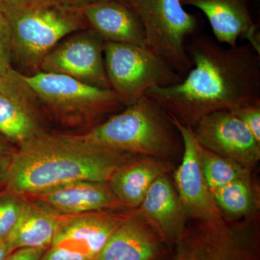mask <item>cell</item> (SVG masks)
I'll use <instances>...</instances> for the list:
<instances>
[{"instance_id":"83f0119b","label":"cell","mask_w":260,"mask_h":260,"mask_svg":"<svg viewBox=\"0 0 260 260\" xmlns=\"http://www.w3.org/2000/svg\"><path fill=\"white\" fill-rule=\"evenodd\" d=\"M15 150L16 148L13 143L0 135V155H12Z\"/></svg>"},{"instance_id":"484cf974","label":"cell","mask_w":260,"mask_h":260,"mask_svg":"<svg viewBox=\"0 0 260 260\" xmlns=\"http://www.w3.org/2000/svg\"><path fill=\"white\" fill-rule=\"evenodd\" d=\"M47 249L41 248H23L10 253L4 260H41Z\"/></svg>"},{"instance_id":"603a6c76","label":"cell","mask_w":260,"mask_h":260,"mask_svg":"<svg viewBox=\"0 0 260 260\" xmlns=\"http://www.w3.org/2000/svg\"><path fill=\"white\" fill-rule=\"evenodd\" d=\"M7 191L0 194V240L9 237L26 203L22 195Z\"/></svg>"},{"instance_id":"2e32d148","label":"cell","mask_w":260,"mask_h":260,"mask_svg":"<svg viewBox=\"0 0 260 260\" xmlns=\"http://www.w3.org/2000/svg\"><path fill=\"white\" fill-rule=\"evenodd\" d=\"M169 246L138 212L119 225L97 260H164Z\"/></svg>"},{"instance_id":"ffe728a7","label":"cell","mask_w":260,"mask_h":260,"mask_svg":"<svg viewBox=\"0 0 260 260\" xmlns=\"http://www.w3.org/2000/svg\"><path fill=\"white\" fill-rule=\"evenodd\" d=\"M61 215L34 202H27L18 223L9 236L13 250L23 248L47 249L54 239Z\"/></svg>"},{"instance_id":"8992f818","label":"cell","mask_w":260,"mask_h":260,"mask_svg":"<svg viewBox=\"0 0 260 260\" xmlns=\"http://www.w3.org/2000/svg\"><path fill=\"white\" fill-rule=\"evenodd\" d=\"M259 218L187 224L174 260H260Z\"/></svg>"},{"instance_id":"cb8c5ba5","label":"cell","mask_w":260,"mask_h":260,"mask_svg":"<svg viewBox=\"0 0 260 260\" xmlns=\"http://www.w3.org/2000/svg\"><path fill=\"white\" fill-rule=\"evenodd\" d=\"M231 111L247 126L260 143V100L243 104Z\"/></svg>"},{"instance_id":"44dd1931","label":"cell","mask_w":260,"mask_h":260,"mask_svg":"<svg viewBox=\"0 0 260 260\" xmlns=\"http://www.w3.org/2000/svg\"><path fill=\"white\" fill-rule=\"evenodd\" d=\"M211 193L224 220L241 221L259 218V186L253 172Z\"/></svg>"},{"instance_id":"52a82bcc","label":"cell","mask_w":260,"mask_h":260,"mask_svg":"<svg viewBox=\"0 0 260 260\" xmlns=\"http://www.w3.org/2000/svg\"><path fill=\"white\" fill-rule=\"evenodd\" d=\"M129 3L143 24L147 47L184 79L192 68L186 44L198 28L196 18L184 9L181 0H129Z\"/></svg>"},{"instance_id":"f546056e","label":"cell","mask_w":260,"mask_h":260,"mask_svg":"<svg viewBox=\"0 0 260 260\" xmlns=\"http://www.w3.org/2000/svg\"><path fill=\"white\" fill-rule=\"evenodd\" d=\"M75 3H78V5L83 6V5L92 4V3H102V2L107 1H118L121 3H127L129 4V0H74ZM130 5V4H129Z\"/></svg>"},{"instance_id":"277c9868","label":"cell","mask_w":260,"mask_h":260,"mask_svg":"<svg viewBox=\"0 0 260 260\" xmlns=\"http://www.w3.org/2000/svg\"><path fill=\"white\" fill-rule=\"evenodd\" d=\"M78 135L101 148L139 156L172 162L182 155V139L172 117L158 102L145 95Z\"/></svg>"},{"instance_id":"8fae6325","label":"cell","mask_w":260,"mask_h":260,"mask_svg":"<svg viewBox=\"0 0 260 260\" xmlns=\"http://www.w3.org/2000/svg\"><path fill=\"white\" fill-rule=\"evenodd\" d=\"M44 112L23 74L12 67L0 75V135L19 146L45 133Z\"/></svg>"},{"instance_id":"7a4b0ae2","label":"cell","mask_w":260,"mask_h":260,"mask_svg":"<svg viewBox=\"0 0 260 260\" xmlns=\"http://www.w3.org/2000/svg\"><path fill=\"white\" fill-rule=\"evenodd\" d=\"M137 156L90 144L78 135L43 133L12 154L7 189L23 196L75 181L108 182Z\"/></svg>"},{"instance_id":"5b68a950","label":"cell","mask_w":260,"mask_h":260,"mask_svg":"<svg viewBox=\"0 0 260 260\" xmlns=\"http://www.w3.org/2000/svg\"><path fill=\"white\" fill-rule=\"evenodd\" d=\"M23 75L44 112L66 124L89 123L127 106L112 89L96 88L66 75L42 71Z\"/></svg>"},{"instance_id":"f1b7e54d","label":"cell","mask_w":260,"mask_h":260,"mask_svg":"<svg viewBox=\"0 0 260 260\" xmlns=\"http://www.w3.org/2000/svg\"><path fill=\"white\" fill-rule=\"evenodd\" d=\"M13 251L9 237L0 240V260H4Z\"/></svg>"},{"instance_id":"9a60e30c","label":"cell","mask_w":260,"mask_h":260,"mask_svg":"<svg viewBox=\"0 0 260 260\" xmlns=\"http://www.w3.org/2000/svg\"><path fill=\"white\" fill-rule=\"evenodd\" d=\"M206 15L214 39L228 47H235L240 38L260 53V35L246 0H181Z\"/></svg>"},{"instance_id":"30bf717a","label":"cell","mask_w":260,"mask_h":260,"mask_svg":"<svg viewBox=\"0 0 260 260\" xmlns=\"http://www.w3.org/2000/svg\"><path fill=\"white\" fill-rule=\"evenodd\" d=\"M104 43L91 28L70 34L44 57L39 71L66 75L96 88L112 89L104 64Z\"/></svg>"},{"instance_id":"5bb4252c","label":"cell","mask_w":260,"mask_h":260,"mask_svg":"<svg viewBox=\"0 0 260 260\" xmlns=\"http://www.w3.org/2000/svg\"><path fill=\"white\" fill-rule=\"evenodd\" d=\"M26 196L32 202L61 215L128 208L116 199L108 182L75 181Z\"/></svg>"},{"instance_id":"4dcf8cb0","label":"cell","mask_w":260,"mask_h":260,"mask_svg":"<svg viewBox=\"0 0 260 260\" xmlns=\"http://www.w3.org/2000/svg\"><path fill=\"white\" fill-rule=\"evenodd\" d=\"M1 1H12V0H1Z\"/></svg>"},{"instance_id":"ac0fdd59","label":"cell","mask_w":260,"mask_h":260,"mask_svg":"<svg viewBox=\"0 0 260 260\" xmlns=\"http://www.w3.org/2000/svg\"><path fill=\"white\" fill-rule=\"evenodd\" d=\"M82 7L90 28L102 37L104 42L148 47L143 24L131 5L107 1Z\"/></svg>"},{"instance_id":"1f68e13d","label":"cell","mask_w":260,"mask_h":260,"mask_svg":"<svg viewBox=\"0 0 260 260\" xmlns=\"http://www.w3.org/2000/svg\"><path fill=\"white\" fill-rule=\"evenodd\" d=\"M1 3H2V1H1V0H0V7H1Z\"/></svg>"},{"instance_id":"4fadbf2b","label":"cell","mask_w":260,"mask_h":260,"mask_svg":"<svg viewBox=\"0 0 260 260\" xmlns=\"http://www.w3.org/2000/svg\"><path fill=\"white\" fill-rule=\"evenodd\" d=\"M203 148L231 159L249 170L260 160V143L231 110L211 113L192 128Z\"/></svg>"},{"instance_id":"7c38bea8","label":"cell","mask_w":260,"mask_h":260,"mask_svg":"<svg viewBox=\"0 0 260 260\" xmlns=\"http://www.w3.org/2000/svg\"><path fill=\"white\" fill-rule=\"evenodd\" d=\"M170 116L183 143L182 159L174 173L173 183L188 218L201 222L223 220L205 180L200 162V143L192 128Z\"/></svg>"},{"instance_id":"3957f363","label":"cell","mask_w":260,"mask_h":260,"mask_svg":"<svg viewBox=\"0 0 260 260\" xmlns=\"http://www.w3.org/2000/svg\"><path fill=\"white\" fill-rule=\"evenodd\" d=\"M9 25L12 61L25 75L39 72L43 59L64 38L90 28L74 0L2 1Z\"/></svg>"},{"instance_id":"7402d4cb","label":"cell","mask_w":260,"mask_h":260,"mask_svg":"<svg viewBox=\"0 0 260 260\" xmlns=\"http://www.w3.org/2000/svg\"><path fill=\"white\" fill-rule=\"evenodd\" d=\"M200 158L203 174L210 191L253 172L231 159L203 148L200 144Z\"/></svg>"},{"instance_id":"ba28073f","label":"cell","mask_w":260,"mask_h":260,"mask_svg":"<svg viewBox=\"0 0 260 260\" xmlns=\"http://www.w3.org/2000/svg\"><path fill=\"white\" fill-rule=\"evenodd\" d=\"M104 57L111 88L125 101L126 105L153 87L172 86L183 80L148 47L105 42Z\"/></svg>"},{"instance_id":"d4e9b609","label":"cell","mask_w":260,"mask_h":260,"mask_svg":"<svg viewBox=\"0 0 260 260\" xmlns=\"http://www.w3.org/2000/svg\"><path fill=\"white\" fill-rule=\"evenodd\" d=\"M12 64L11 34L8 21L0 11V75L6 74Z\"/></svg>"},{"instance_id":"4316f807","label":"cell","mask_w":260,"mask_h":260,"mask_svg":"<svg viewBox=\"0 0 260 260\" xmlns=\"http://www.w3.org/2000/svg\"><path fill=\"white\" fill-rule=\"evenodd\" d=\"M11 155H0V185L6 184Z\"/></svg>"},{"instance_id":"6da1fadb","label":"cell","mask_w":260,"mask_h":260,"mask_svg":"<svg viewBox=\"0 0 260 260\" xmlns=\"http://www.w3.org/2000/svg\"><path fill=\"white\" fill-rule=\"evenodd\" d=\"M192 68L180 83L153 87L145 95L194 128L202 118L260 100V53L249 43L225 47L194 36L186 44Z\"/></svg>"},{"instance_id":"d6986e66","label":"cell","mask_w":260,"mask_h":260,"mask_svg":"<svg viewBox=\"0 0 260 260\" xmlns=\"http://www.w3.org/2000/svg\"><path fill=\"white\" fill-rule=\"evenodd\" d=\"M173 167L172 162L165 159L137 156L116 169L108 184L121 204L137 209L155 179L169 174Z\"/></svg>"},{"instance_id":"e0dca14e","label":"cell","mask_w":260,"mask_h":260,"mask_svg":"<svg viewBox=\"0 0 260 260\" xmlns=\"http://www.w3.org/2000/svg\"><path fill=\"white\" fill-rule=\"evenodd\" d=\"M137 212L169 248L175 245L188 224L187 214L169 174L155 179Z\"/></svg>"},{"instance_id":"9c48e42d","label":"cell","mask_w":260,"mask_h":260,"mask_svg":"<svg viewBox=\"0 0 260 260\" xmlns=\"http://www.w3.org/2000/svg\"><path fill=\"white\" fill-rule=\"evenodd\" d=\"M136 211L126 208L61 215L57 232L41 260H97L112 233Z\"/></svg>"}]
</instances>
